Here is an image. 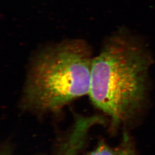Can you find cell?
<instances>
[{
    "instance_id": "1",
    "label": "cell",
    "mask_w": 155,
    "mask_h": 155,
    "mask_svg": "<svg viewBox=\"0 0 155 155\" xmlns=\"http://www.w3.org/2000/svg\"><path fill=\"white\" fill-rule=\"evenodd\" d=\"M93 57L87 43L71 39L45 48L33 58L20 105L35 114L56 113L89 95Z\"/></svg>"
},
{
    "instance_id": "2",
    "label": "cell",
    "mask_w": 155,
    "mask_h": 155,
    "mask_svg": "<svg viewBox=\"0 0 155 155\" xmlns=\"http://www.w3.org/2000/svg\"><path fill=\"white\" fill-rule=\"evenodd\" d=\"M147 68L143 51L124 35L107 39L93 58L89 97L113 128L129 121L141 105Z\"/></svg>"
},
{
    "instance_id": "3",
    "label": "cell",
    "mask_w": 155,
    "mask_h": 155,
    "mask_svg": "<svg viewBox=\"0 0 155 155\" xmlns=\"http://www.w3.org/2000/svg\"><path fill=\"white\" fill-rule=\"evenodd\" d=\"M102 124V120L98 115H75L72 126L60 141L55 155H80L91 130Z\"/></svg>"
},
{
    "instance_id": "4",
    "label": "cell",
    "mask_w": 155,
    "mask_h": 155,
    "mask_svg": "<svg viewBox=\"0 0 155 155\" xmlns=\"http://www.w3.org/2000/svg\"><path fill=\"white\" fill-rule=\"evenodd\" d=\"M86 155H136L132 141L127 133L123 134L119 144L112 145L102 140Z\"/></svg>"
},
{
    "instance_id": "5",
    "label": "cell",
    "mask_w": 155,
    "mask_h": 155,
    "mask_svg": "<svg viewBox=\"0 0 155 155\" xmlns=\"http://www.w3.org/2000/svg\"><path fill=\"white\" fill-rule=\"evenodd\" d=\"M1 155H14V154L9 146L4 145V146L1 148Z\"/></svg>"
}]
</instances>
